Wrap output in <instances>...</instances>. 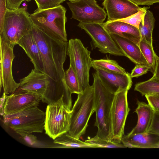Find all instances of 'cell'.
<instances>
[{"label": "cell", "mask_w": 159, "mask_h": 159, "mask_svg": "<svg viewBox=\"0 0 159 159\" xmlns=\"http://www.w3.org/2000/svg\"><path fill=\"white\" fill-rule=\"evenodd\" d=\"M31 33L41 53L44 73L56 82L65 80L63 65L66 58L68 42L51 37L33 24Z\"/></svg>", "instance_id": "obj_1"}, {"label": "cell", "mask_w": 159, "mask_h": 159, "mask_svg": "<svg viewBox=\"0 0 159 159\" xmlns=\"http://www.w3.org/2000/svg\"><path fill=\"white\" fill-rule=\"evenodd\" d=\"M93 75L96 113L94 126L98 129L96 135L102 139L113 140L111 112L115 94L105 88L96 72Z\"/></svg>", "instance_id": "obj_2"}, {"label": "cell", "mask_w": 159, "mask_h": 159, "mask_svg": "<svg viewBox=\"0 0 159 159\" xmlns=\"http://www.w3.org/2000/svg\"><path fill=\"white\" fill-rule=\"evenodd\" d=\"M66 11L65 8L60 5L34 11L30 16L33 24L46 34L57 40L67 42Z\"/></svg>", "instance_id": "obj_3"}, {"label": "cell", "mask_w": 159, "mask_h": 159, "mask_svg": "<svg viewBox=\"0 0 159 159\" xmlns=\"http://www.w3.org/2000/svg\"><path fill=\"white\" fill-rule=\"evenodd\" d=\"M71 111L68 133L72 136L79 139L85 133L89 120L95 112L94 89L93 85L89 86L78 94Z\"/></svg>", "instance_id": "obj_4"}, {"label": "cell", "mask_w": 159, "mask_h": 159, "mask_svg": "<svg viewBox=\"0 0 159 159\" xmlns=\"http://www.w3.org/2000/svg\"><path fill=\"white\" fill-rule=\"evenodd\" d=\"M30 14L23 7L7 8L0 38L14 47L24 36L30 32L33 24Z\"/></svg>", "instance_id": "obj_5"}, {"label": "cell", "mask_w": 159, "mask_h": 159, "mask_svg": "<svg viewBox=\"0 0 159 159\" xmlns=\"http://www.w3.org/2000/svg\"><path fill=\"white\" fill-rule=\"evenodd\" d=\"M45 112L38 107L28 108L3 116L4 124L16 133H42L44 129Z\"/></svg>", "instance_id": "obj_6"}, {"label": "cell", "mask_w": 159, "mask_h": 159, "mask_svg": "<svg viewBox=\"0 0 159 159\" xmlns=\"http://www.w3.org/2000/svg\"><path fill=\"white\" fill-rule=\"evenodd\" d=\"M91 52L78 39H71L68 42L67 55L70 65L75 72L80 86L84 90L89 86V71L92 67Z\"/></svg>", "instance_id": "obj_7"}, {"label": "cell", "mask_w": 159, "mask_h": 159, "mask_svg": "<svg viewBox=\"0 0 159 159\" xmlns=\"http://www.w3.org/2000/svg\"><path fill=\"white\" fill-rule=\"evenodd\" d=\"M63 98L48 105L46 109L44 129L53 140L68 132L70 128L71 111L65 105Z\"/></svg>", "instance_id": "obj_8"}, {"label": "cell", "mask_w": 159, "mask_h": 159, "mask_svg": "<svg viewBox=\"0 0 159 159\" xmlns=\"http://www.w3.org/2000/svg\"><path fill=\"white\" fill-rule=\"evenodd\" d=\"M103 23L80 22L78 26L89 36L94 46L101 52L125 56L110 34L104 28Z\"/></svg>", "instance_id": "obj_9"}, {"label": "cell", "mask_w": 159, "mask_h": 159, "mask_svg": "<svg viewBox=\"0 0 159 159\" xmlns=\"http://www.w3.org/2000/svg\"><path fill=\"white\" fill-rule=\"evenodd\" d=\"M128 90H124L115 94L111 112L113 140L122 143L126 120L130 110L128 100Z\"/></svg>", "instance_id": "obj_10"}, {"label": "cell", "mask_w": 159, "mask_h": 159, "mask_svg": "<svg viewBox=\"0 0 159 159\" xmlns=\"http://www.w3.org/2000/svg\"><path fill=\"white\" fill-rule=\"evenodd\" d=\"M72 13V18L80 22H103L107 14L95 0H77L67 2Z\"/></svg>", "instance_id": "obj_11"}, {"label": "cell", "mask_w": 159, "mask_h": 159, "mask_svg": "<svg viewBox=\"0 0 159 159\" xmlns=\"http://www.w3.org/2000/svg\"><path fill=\"white\" fill-rule=\"evenodd\" d=\"M0 89L3 87V93L7 95L14 93L19 86V83L14 79L12 65L15 56L14 47L0 38Z\"/></svg>", "instance_id": "obj_12"}, {"label": "cell", "mask_w": 159, "mask_h": 159, "mask_svg": "<svg viewBox=\"0 0 159 159\" xmlns=\"http://www.w3.org/2000/svg\"><path fill=\"white\" fill-rule=\"evenodd\" d=\"M41 99V96L30 93H14L7 95L4 105V116L38 107Z\"/></svg>", "instance_id": "obj_13"}, {"label": "cell", "mask_w": 159, "mask_h": 159, "mask_svg": "<svg viewBox=\"0 0 159 159\" xmlns=\"http://www.w3.org/2000/svg\"><path fill=\"white\" fill-rule=\"evenodd\" d=\"M102 5L107 12L108 22L128 17L142 8L130 0H104Z\"/></svg>", "instance_id": "obj_14"}, {"label": "cell", "mask_w": 159, "mask_h": 159, "mask_svg": "<svg viewBox=\"0 0 159 159\" xmlns=\"http://www.w3.org/2000/svg\"><path fill=\"white\" fill-rule=\"evenodd\" d=\"M95 70L104 86L114 94L124 90L128 91L132 86V78L129 73L123 74L98 69Z\"/></svg>", "instance_id": "obj_15"}, {"label": "cell", "mask_w": 159, "mask_h": 159, "mask_svg": "<svg viewBox=\"0 0 159 159\" xmlns=\"http://www.w3.org/2000/svg\"><path fill=\"white\" fill-rule=\"evenodd\" d=\"M49 78L45 74L33 69L28 75L20 80L19 86L14 93H30L42 96L49 82Z\"/></svg>", "instance_id": "obj_16"}, {"label": "cell", "mask_w": 159, "mask_h": 159, "mask_svg": "<svg viewBox=\"0 0 159 159\" xmlns=\"http://www.w3.org/2000/svg\"><path fill=\"white\" fill-rule=\"evenodd\" d=\"M71 94L65 80L56 82L50 78L49 82L46 89L41 96V101L50 105L56 102L63 97L65 105L71 110L72 102Z\"/></svg>", "instance_id": "obj_17"}, {"label": "cell", "mask_w": 159, "mask_h": 159, "mask_svg": "<svg viewBox=\"0 0 159 159\" xmlns=\"http://www.w3.org/2000/svg\"><path fill=\"white\" fill-rule=\"evenodd\" d=\"M122 143L126 148H159V135L147 132L123 136Z\"/></svg>", "instance_id": "obj_18"}, {"label": "cell", "mask_w": 159, "mask_h": 159, "mask_svg": "<svg viewBox=\"0 0 159 159\" xmlns=\"http://www.w3.org/2000/svg\"><path fill=\"white\" fill-rule=\"evenodd\" d=\"M105 29L110 34H115L138 44L141 40L139 29L126 22L119 20L103 23Z\"/></svg>", "instance_id": "obj_19"}, {"label": "cell", "mask_w": 159, "mask_h": 159, "mask_svg": "<svg viewBox=\"0 0 159 159\" xmlns=\"http://www.w3.org/2000/svg\"><path fill=\"white\" fill-rule=\"evenodd\" d=\"M110 34L125 56L136 65L148 64L138 44L117 34Z\"/></svg>", "instance_id": "obj_20"}, {"label": "cell", "mask_w": 159, "mask_h": 159, "mask_svg": "<svg viewBox=\"0 0 159 159\" xmlns=\"http://www.w3.org/2000/svg\"><path fill=\"white\" fill-rule=\"evenodd\" d=\"M17 44L24 50L30 58L34 66V69L44 73L41 53L31 31L23 37L19 41Z\"/></svg>", "instance_id": "obj_21"}, {"label": "cell", "mask_w": 159, "mask_h": 159, "mask_svg": "<svg viewBox=\"0 0 159 159\" xmlns=\"http://www.w3.org/2000/svg\"><path fill=\"white\" fill-rule=\"evenodd\" d=\"M137 107L134 112L138 116L137 124L129 134H142L148 132L152 123L154 110L148 104L139 100L137 101Z\"/></svg>", "instance_id": "obj_22"}, {"label": "cell", "mask_w": 159, "mask_h": 159, "mask_svg": "<svg viewBox=\"0 0 159 159\" xmlns=\"http://www.w3.org/2000/svg\"><path fill=\"white\" fill-rule=\"evenodd\" d=\"M155 20L152 12L148 10L139 28L141 40L152 45V34Z\"/></svg>", "instance_id": "obj_23"}, {"label": "cell", "mask_w": 159, "mask_h": 159, "mask_svg": "<svg viewBox=\"0 0 159 159\" xmlns=\"http://www.w3.org/2000/svg\"><path fill=\"white\" fill-rule=\"evenodd\" d=\"M53 143L58 145V148H95L93 145L72 136L68 132L56 138Z\"/></svg>", "instance_id": "obj_24"}, {"label": "cell", "mask_w": 159, "mask_h": 159, "mask_svg": "<svg viewBox=\"0 0 159 159\" xmlns=\"http://www.w3.org/2000/svg\"><path fill=\"white\" fill-rule=\"evenodd\" d=\"M92 67L94 69H98L108 71L127 74L125 70L113 60L101 59L92 60Z\"/></svg>", "instance_id": "obj_25"}, {"label": "cell", "mask_w": 159, "mask_h": 159, "mask_svg": "<svg viewBox=\"0 0 159 159\" xmlns=\"http://www.w3.org/2000/svg\"><path fill=\"white\" fill-rule=\"evenodd\" d=\"M134 90L142 96L159 93V79L153 76L147 81L136 84Z\"/></svg>", "instance_id": "obj_26"}, {"label": "cell", "mask_w": 159, "mask_h": 159, "mask_svg": "<svg viewBox=\"0 0 159 159\" xmlns=\"http://www.w3.org/2000/svg\"><path fill=\"white\" fill-rule=\"evenodd\" d=\"M138 45L148 64L150 67V70L154 75L156 70L157 56L154 51L152 45L142 40Z\"/></svg>", "instance_id": "obj_27"}, {"label": "cell", "mask_w": 159, "mask_h": 159, "mask_svg": "<svg viewBox=\"0 0 159 159\" xmlns=\"http://www.w3.org/2000/svg\"><path fill=\"white\" fill-rule=\"evenodd\" d=\"M65 80L66 84L70 93L79 94L83 91L80 86L78 77L70 65L65 71Z\"/></svg>", "instance_id": "obj_28"}, {"label": "cell", "mask_w": 159, "mask_h": 159, "mask_svg": "<svg viewBox=\"0 0 159 159\" xmlns=\"http://www.w3.org/2000/svg\"><path fill=\"white\" fill-rule=\"evenodd\" d=\"M85 141L94 146L95 148H126L122 143L102 139L96 135L92 138H88Z\"/></svg>", "instance_id": "obj_29"}, {"label": "cell", "mask_w": 159, "mask_h": 159, "mask_svg": "<svg viewBox=\"0 0 159 159\" xmlns=\"http://www.w3.org/2000/svg\"><path fill=\"white\" fill-rule=\"evenodd\" d=\"M17 133L30 147L38 148H55V145H50L39 141L36 136L31 133L25 132H18Z\"/></svg>", "instance_id": "obj_30"}, {"label": "cell", "mask_w": 159, "mask_h": 159, "mask_svg": "<svg viewBox=\"0 0 159 159\" xmlns=\"http://www.w3.org/2000/svg\"><path fill=\"white\" fill-rule=\"evenodd\" d=\"M149 7H144L137 12L126 18L118 20L124 22L135 27L139 29V25L143 19Z\"/></svg>", "instance_id": "obj_31"}, {"label": "cell", "mask_w": 159, "mask_h": 159, "mask_svg": "<svg viewBox=\"0 0 159 159\" xmlns=\"http://www.w3.org/2000/svg\"><path fill=\"white\" fill-rule=\"evenodd\" d=\"M66 0L71 1L77 0H37L36 3L38 8L35 11L56 7Z\"/></svg>", "instance_id": "obj_32"}, {"label": "cell", "mask_w": 159, "mask_h": 159, "mask_svg": "<svg viewBox=\"0 0 159 159\" xmlns=\"http://www.w3.org/2000/svg\"><path fill=\"white\" fill-rule=\"evenodd\" d=\"M150 69V67L148 64L136 65L132 70L130 76L132 78L138 77L147 73Z\"/></svg>", "instance_id": "obj_33"}, {"label": "cell", "mask_w": 159, "mask_h": 159, "mask_svg": "<svg viewBox=\"0 0 159 159\" xmlns=\"http://www.w3.org/2000/svg\"><path fill=\"white\" fill-rule=\"evenodd\" d=\"M148 104L153 110L159 112V96L154 94L145 95Z\"/></svg>", "instance_id": "obj_34"}, {"label": "cell", "mask_w": 159, "mask_h": 159, "mask_svg": "<svg viewBox=\"0 0 159 159\" xmlns=\"http://www.w3.org/2000/svg\"><path fill=\"white\" fill-rule=\"evenodd\" d=\"M148 132L159 135V112L154 111L152 123Z\"/></svg>", "instance_id": "obj_35"}, {"label": "cell", "mask_w": 159, "mask_h": 159, "mask_svg": "<svg viewBox=\"0 0 159 159\" xmlns=\"http://www.w3.org/2000/svg\"><path fill=\"white\" fill-rule=\"evenodd\" d=\"M7 9L6 0H0V32L3 28Z\"/></svg>", "instance_id": "obj_36"}, {"label": "cell", "mask_w": 159, "mask_h": 159, "mask_svg": "<svg viewBox=\"0 0 159 159\" xmlns=\"http://www.w3.org/2000/svg\"><path fill=\"white\" fill-rule=\"evenodd\" d=\"M31 0H6L7 8L10 10H16L20 8L21 3L24 1L30 2Z\"/></svg>", "instance_id": "obj_37"}, {"label": "cell", "mask_w": 159, "mask_h": 159, "mask_svg": "<svg viewBox=\"0 0 159 159\" xmlns=\"http://www.w3.org/2000/svg\"><path fill=\"white\" fill-rule=\"evenodd\" d=\"M138 5L150 6L154 3H159V0H130Z\"/></svg>", "instance_id": "obj_38"}, {"label": "cell", "mask_w": 159, "mask_h": 159, "mask_svg": "<svg viewBox=\"0 0 159 159\" xmlns=\"http://www.w3.org/2000/svg\"><path fill=\"white\" fill-rule=\"evenodd\" d=\"M6 95L5 93H3V95L0 98V114L3 116L4 115L3 108Z\"/></svg>", "instance_id": "obj_39"}, {"label": "cell", "mask_w": 159, "mask_h": 159, "mask_svg": "<svg viewBox=\"0 0 159 159\" xmlns=\"http://www.w3.org/2000/svg\"><path fill=\"white\" fill-rule=\"evenodd\" d=\"M153 76L159 79V57H157L156 70Z\"/></svg>", "instance_id": "obj_40"}, {"label": "cell", "mask_w": 159, "mask_h": 159, "mask_svg": "<svg viewBox=\"0 0 159 159\" xmlns=\"http://www.w3.org/2000/svg\"><path fill=\"white\" fill-rule=\"evenodd\" d=\"M22 7L24 8L25 9V10L26 11V10H27L28 5L26 4V2H24L22 3Z\"/></svg>", "instance_id": "obj_41"}, {"label": "cell", "mask_w": 159, "mask_h": 159, "mask_svg": "<svg viewBox=\"0 0 159 159\" xmlns=\"http://www.w3.org/2000/svg\"><path fill=\"white\" fill-rule=\"evenodd\" d=\"M156 94V95H158L159 96V93H158V94Z\"/></svg>", "instance_id": "obj_42"}, {"label": "cell", "mask_w": 159, "mask_h": 159, "mask_svg": "<svg viewBox=\"0 0 159 159\" xmlns=\"http://www.w3.org/2000/svg\"><path fill=\"white\" fill-rule=\"evenodd\" d=\"M34 0L35 1V2H36L37 1V0Z\"/></svg>", "instance_id": "obj_43"}]
</instances>
